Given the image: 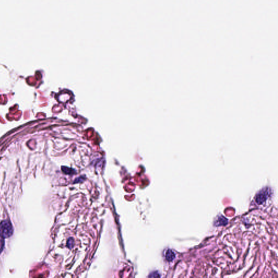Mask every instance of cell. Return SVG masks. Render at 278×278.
<instances>
[{"instance_id": "obj_1", "label": "cell", "mask_w": 278, "mask_h": 278, "mask_svg": "<svg viewBox=\"0 0 278 278\" xmlns=\"http://www.w3.org/2000/svg\"><path fill=\"white\" fill-rule=\"evenodd\" d=\"M12 224L8 221H5L0 224V236L3 238H8L13 234Z\"/></svg>"}, {"instance_id": "obj_2", "label": "cell", "mask_w": 278, "mask_h": 278, "mask_svg": "<svg viewBox=\"0 0 278 278\" xmlns=\"http://www.w3.org/2000/svg\"><path fill=\"white\" fill-rule=\"evenodd\" d=\"M270 190L269 188H263L257 194L256 196V202L258 204H263L270 195Z\"/></svg>"}, {"instance_id": "obj_3", "label": "cell", "mask_w": 278, "mask_h": 278, "mask_svg": "<svg viewBox=\"0 0 278 278\" xmlns=\"http://www.w3.org/2000/svg\"><path fill=\"white\" fill-rule=\"evenodd\" d=\"M165 256H166V259L168 261L171 262V261H172L175 258L176 255H175L174 252L172 250L168 249L166 252Z\"/></svg>"}, {"instance_id": "obj_4", "label": "cell", "mask_w": 278, "mask_h": 278, "mask_svg": "<svg viewBox=\"0 0 278 278\" xmlns=\"http://www.w3.org/2000/svg\"><path fill=\"white\" fill-rule=\"evenodd\" d=\"M227 219L224 218L223 216H221V217H219L217 221H216L215 224L217 226H219V225H225L226 224H227Z\"/></svg>"}, {"instance_id": "obj_5", "label": "cell", "mask_w": 278, "mask_h": 278, "mask_svg": "<svg viewBox=\"0 0 278 278\" xmlns=\"http://www.w3.org/2000/svg\"><path fill=\"white\" fill-rule=\"evenodd\" d=\"M74 245V241L72 238H69L67 242V246L69 248H72Z\"/></svg>"}, {"instance_id": "obj_6", "label": "cell", "mask_w": 278, "mask_h": 278, "mask_svg": "<svg viewBox=\"0 0 278 278\" xmlns=\"http://www.w3.org/2000/svg\"><path fill=\"white\" fill-rule=\"evenodd\" d=\"M160 276L159 275V273L157 272H153L152 273L150 274L149 275V277H151V278H153V277H160Z\"/></svg>"}]
</instances>
